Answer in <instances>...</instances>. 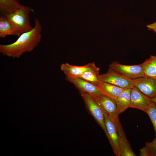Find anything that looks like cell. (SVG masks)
Wrapping results in <instances>:
<instances>
[{
	"label": "cell",
	"mask_w": 156,
	"mask_h": 156,
	"mask_svg": "<svg viewBox=\"0 0 156 156\" xmlns=\"http://www.w3.org/2000/svg\"><path fill=\"white\" fill-rule=\"evenodd\" d=\"M35 24L30 31L23 33L14 42L0 45V53L12 58H19L23 53L32 51L38 46L42 39V27L39 21L35 18Z\"/></svg>",
	"instance_id": "obj_1"
},
{
	"label": "cell",
	"mask_w": 156,
	"mask_h": 156,
	"mask_svg": "<svg viewBox=\"0 0 156 156\" xmlns=\"http://www.w3.org/2000/svg\"><path fill=\"white\" fill-rule=\"evenodd\" d=\"M30 8L22 6L14 12L9 14H3L14 26L21 34L31 31L33 27L29 21Z\"/></svg>",
	"instance_id": "obj_2"
},
{
	"label": "cell",
	"mask_w": 156,
	"mask_h": 156,
	"mask_svg": "<svg viewBox=\"0 0 156 156\" xmlns=\"http://www.w3.org/2000/svg\"><path fill=\"white\" fill-rule=\"evenodd\" d=\"M81 96L88 111L102 129L107 138L104 114L101 108L93 96L87 94H82Z\"/></svg>",
	"instance_id": "obj_3"
},
{
	"label": "cell",
	"mask_w": 156,
	"mask_h": 156,
	"mask_svg": "<svg viewBox=\"0 0 156 156\" xmlns=\"http://www.w3.org/2000/svg\"><path fill=\"white\" fill-rule=\"evenodd\" d=\"M109 66V68L117 73L131 79L145 77L143 63L135 65H125L115 61Z\"/></svg>",
	"instance_id": "obj_4"
},
{
	"label": "cell",
	"mask_w": 156,
	"mask_h": 156,
	"mask_svg": "<svg viewBox=\"0 0 156 156\" xmlns=\"http://www.w3.org/2000/svg\"><path fill=\"white\" fill-rule=\"evenodd\" d=\"M99 80L125 89H131L133 86L132 79L117 73L109 68L105 73L99 75Z\"/></svg>",
	"instance_id": "obj_5"
},
{
	"label": "cell",
	"mask_w": 156,
	"mask_h": 156,
	"mask_svg": "<svg viewBox=\"0 0 156 156\" xmlns=\"http://www.w3.org/2000/svg\"><path fill=\"white\" fill-rule=\"evenodd\" d=\"M94 97L103 112L107 114L116 125L120 122L115 100L103 94H100Z\"/></svg>",
	"instance_id": "obj_6"
},
{
	"label": "cell",
	"mask_w": 156,
	"mask_h": 156,
	"mask_svg": "<svg viewBox=\"0 0 156 156\" xmlns=\"http://www.w3.org/2000/svg\"><path fill=\"white\" fill-rule=\"evenodd\" d=\"M103 113L107 138L114 154L117 156H120L119 139L116 125L107 114Z\"/></svg>",
	"instance_id": "obj_7"
},
{
	"label": "cell",
	"mask_w": 156,
	"mask_h": 156,
	"mask_svg": "<svg viewBox=\"0 0 156 156\" xmlns=\"http://www.w3.org/2000/svg\"><path fill=\"white\" fill-rule=\"evenodd\" d=\"M151 98L147 96L135 86L131 89L129 108H136L146 112L152 103Z\"/></svg>",
	"instance_id": "obj_8"
},
{
	"label": "cell",
	"mask_w": 156,
	"mask_h": 156,
	"mask_svg": "<svg viewBox=\"0 0 156 156\" xmlns=\"http://www.w3.org/2000/svg\"><path fill=\"white\" fill-rule=\"evenodd\" d=\"M66 80L73 83L78 90L81 95L87 94L94 97L103 94L95 86L83 79L76 77H66Z\"/></svg>",
	"instance_id": "obj_9"
},
{
	"label": "cell",
	"mask_w": 156,
	"mask_h": 156,
	"mask_svg": "<svg viewBox=\"0 0 156 156\" xmlns=\"http://www.w3.org/2000/svg\"><path fill=\"white\" fill-rule=\"evenodd\" d=\"M134 86L150 98L156 96V79L144 77L132 79Z\"/></svg>",
	"instance_id": "obj_10"
},
{
	"label": "cell",
	"mask_w": 156,
	"mask_h": 156,
	"mask_svg": "<svg viewBox=\"0 0 156 156\" xmlns=\"http://www.w3.org/2000/svg\"><path fill=\"white\" fill-rule=\"evenodd\" d=\"M60 69L66 77H75L88 71H99L100 69L95 65L94 62L83 66L71 65L67 63H63L60 66Z\"/></svg>",
	"instance_id": "obj_11"
},
{
	"label": "cell",
	"mask_w": 156,
	"mask_h": 156,
	"mask_svg": "<svg viewBox=\"0 0 156 156\" xmlns=\"http://www.w3.org/2000/svg\"><path fill=\"white\" fill-rule=\"evenodd\" d=\"M118 135L120 156H135L126 137L120 122L116 125Z\"/></svg>",
	"instance_id": "obj_12"
},
{
	"label": "cell",
	"mask_w": 156,
	"mask_h": 156,
	"mask_svg": "<svg viewBox=\"0 0 156 156\" xmlns=\"http://www.w3.org/2000/svg\"><path fill=\"white\" fill-rule=\"evenodd\" d=\"M93 84L96 86L103 94L115 100L126 89L100 80Z\"/></svg>",
	"instance_id": "obj_13"
},
{
	"label": "cell",
	"mask_w": 156,
	"mask_h": 156,
	"mask_svg": "<svg viewBox=\"0 0 156 156\" xmlns=\"http://www.w3.org/2000/svg\"><path fill=\"white\" fill-rule=\"evenodd\" d=\"M21 33L12 24L4 15L0 17V37L4 38L9 35L19 36Z\"/></svg>",
	"instance_id": "obj_14"
},
{
	"label": "cell",
	"mask_w": 156,
	"mask_h": 156,
	"mask_svg": "<svg viewBox=\"0 0 156 156\" xmlns=\"http://www.w3.org/2000/svg\"><path fill=\"white\" fill-rule=\"evenodd\" d=\"M131 89H125L115 100L117 112L119 115L129 108Z\"/></svg>",
	"instance_id": "obj_15"
},
{
	"label": "cell",
	"mask_w": 156,
	"mask_h": 156,
	"mask_svg": "<svg viewBox=\"0 0 156 156\" xmlns=\"http://www.w3.org/2000/svg\"><path fill=\"white\" fill-rule=\"evenodd\" d=\"M145 77L156 79V55H151L143 63Z\"/></svg>",
	"instance_id": "obj_16"
},
{
	"label": "cell",
	"mask_w": 156,
	"mask_h": 156,
	"mask_svg": "<svg viewBox=\"0 0 156 156\" xmlns=\"http://www.w3.org/2000/svg\"><path fill=\"white\" fill-rule=\"evenodd\" d=\"M22 5L18 0H0V10L3 14L12 13Z\"/></svg>",
	"instance_id": "obj_17"
},
{
	"label": "cell",
	"mask_w": 156,
	"mask_h": 156,
	"mask_svg": "<svg viewBox=\"0 0 156 156\" xmlns=\"http://www.w3.org/2000/svg\"><path fill=\"white\" fill-rule=\"evenodd\" d=\"M140 151V156H156V137L152 142H146Z\"/></svg>",
	"instance_id": "obj_18"
},
{
	"label": "cell",
	"mask_w": 156,
	"mask_h": 156,
	"mask_svg": "<svg viewBox=\"0 0 156 156\" xmlns=\"http://www.w3.org/2000/svg\"><path fill=\"white\" fill-rule=\"evenodd\" d=\"M99 71H90L85 72L76 77L93 84L99 80Z\"/></svg>",
	"instance_id": "obj_19"
},
{
	"label": "cell",
	"mask_w": 156,
	"mask_h": 156,
	"mask_svg": "<svg viewBox=\"0 0 156 156\" xmlns=\"http://www.w3.org/2000/svg\"><path fill=\"white\" fill-rule=\"evenodd\" d=\"M153 102V101H152ZM146 113L148 115L153 126L156 137V106L153 102Z\"/></svg>",
	"instance_id": "obj_20"
},
{
	"label": "cell",
	"mask_w": 156,
	"mask_h": 156,
	"mask_svg": "<svg viewBox=\"0 0 156 156\" xmlns=\"http://www.w3.org/2000/svg\"><path fill=\"white\" fill-rule=\"evenodd\" d=\"M146 27L148 30L152 31L154 33H156V21L153 23L148 25Z\"/></svg>",
	"instance_id": "obj_21"
},
{
	"label": "cell",
	"mask_w": 156,
	"mask_h": 156,
	"mask_svg": "<svg viewBox=\"0 0 156 156\" xmlns=\"http://www.w3.org/2000/svg\"><path fill=\"white\" fill-rule=\"evenodd\" d=\"M152 101L154 103L156 106V96L151 98Z\"/></svg>",
	"instance_id": "obj_22"
},
{
	"label": "cell",
	"mask_w": 156,
	"mask_h": 156,
	"mask_svg": "<svg viewBox=\"0 0 156 156\" xmlns=\"http://www.w3.org/2000/svg\"></svg>",
	"instance_id": "obj_23"
}]
</instances>
